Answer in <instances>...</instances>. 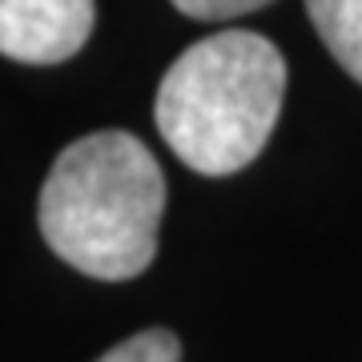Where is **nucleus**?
Instances as JSON below:
<instances>
[{"label":"nucleus","instance_id":"obj_1","mask_svg":"<svg viewBox=\"0 0 362 362\" xmlns=\"http://www.w3.org/2000/svg\"><path fill=\"white\" fill-rule=\"evenodd\" d=\"M165 214V173L125 129L65 145L40 185L37 221L49 250L101 282H129L153 262Z\"/></svg>","mask_w":362,"mask_h":362},{"label":"nucleus","instance_id":"obj_2","mask_svg":"<svg viewBox=\"0 0 362 362\" xmlns=\"http://www.w3.org/2000/svg\"><path fill=\"white\" fill-rule=\"evenodd\" d=\"M286 97V57L250 28L197 40L157 85L153 121L177 161L226 177L266 149Z\"/></svg>","mask_w":362,"mask_h":362},{"label":"nucleus","instance_id":"obj_3","mask_svg":"<svg viewBox=\"0 0 362 362\" xmlns=\"http://www.w3.org/2000/svg\"><path fill=\"white\" fill-rule=\"evenodd\" d=\"M93 25V0H0V57L21 65H61L85 49Z\"/></svg>","mask_w":362,"mask_h":362},{"label":"nucleus","instance_id":"obj_4","mask_svg":"<svg viewBox=\"0 0 362 362\" xmlns=\"http://www.w3.org/2000/svg\"><path fill=\"white\" fill-rule=\"evenodd\" d=\"M306 13L326 52L362 85V0H306Z\"/></svg>","mask_w":362,"mask_h":362},{"label":"nucleus","instance_id":"obj_5","mask_svg":"<svg viewBox=\"0 0 362 362\" xmlns=\"http://www.w3.org/2000/svg\"><path fill=\"white\" fill-rule=\"evenodd\" d=\"M97 362H181V342L173 330H141V334L117 342L113 350H105Z\"/></svg>","mask_w":362,"mask_h":362},{"label":"nucleus","instance_id":"obj_6","mask_svg":"<svg viewBox=\"0 0 362 362\" xmlns=\"http://www.w3.org/2000/svg\"><path fill=\"white\" fill-rule=\"evenodd\" d=\"M266 4L270 0H173V8L194 21H230V16H246Z\"/></svg>","mask_w":362,"mask_h":362}]
</instances>
